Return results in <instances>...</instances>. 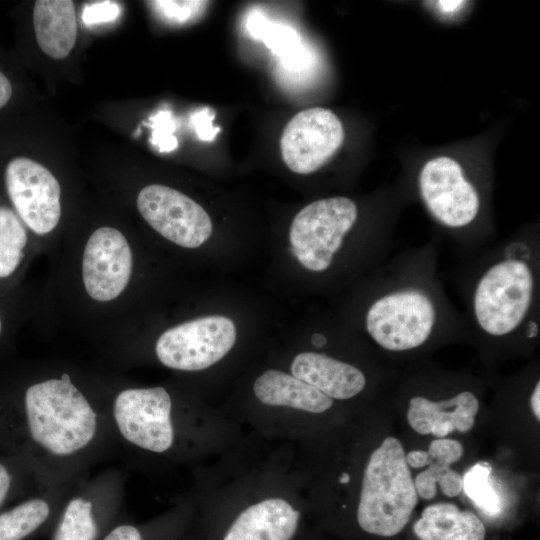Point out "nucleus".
<instances>
[{"mask_svg":"<svg viewBox=\"0 0 540 540\" xmlns=\"http://www.w3.org/2000/svg\"><path fill=\"white\" fill-rule=\"evenodd\" d=\"M148 4L163 20L172 24H185L199 17L206 1H149Z\"/></svg>","mask_w":540,"mask_h":540,"instance_id":"obj_25","label":"nucleus"},{"mask_svg":"<svg viewBox=\"0 0 540 540\" xmlns=\"http://www.w3.org/2000/svg\"><path fill=\"white\" fill-rule=\"evenodd\" d=\"M106 407L116 441L165 455L179 438L176 402L164 386L143 387L105 376Z\"/></svg>","mask_w":540,"mask_h":540,"instance_id":"obj_6","label":"nucleus"},{"mask_svg":"<svg viewBox=\"0 0 540 540\" xmlns=\"http://www.w3.org/2000/svg\"><path fill=\"white\" fill-rule=\"evenodd\" d=\"M153 129L151 142L161 152H169L178 146L177 138L173 132L175 124L169 111H160L151 118Z\"/></svg>","mask_w":540,"mask_h":540,"instance_id":"obj_26","label":"nucleus"},{"mask_svg":"<svg viewBox=\"0 0 540 540\" xmlns=\"http://www.w3.org/2000/svg\"><path fill=\"white\" fill-rule=\"evenodd\" d=\"M38 253L33 236L16 212L0 205V289L18 282Z\"/></svg>","mask_w":540,"mask_h":540,"instance_id":"obj_20","label":"nucleus"},{"mask_svg":"<svg viewBox=\"0 0 540 540\" xmlns=\"http://www.w3.org/2000/svg\"><path fill=\"white\" fill-rule=\"evenodd\" d=\"M237 333L225 316H205L170 326L156 338L154 356L164 367L196 372L220 361L234 346Z\"/></svg>","mask_w":540,"mask_h":540,"instance_id":"obj_11","label":"nucleus"},{"mask_svg":"<svg viewBox=\"0 0 540 540\" xmlns=\"http://www.w3.org/2000/svg\"><path fill=\"white\" fill-rule=\"evenodd\" d=\"M256 398L269 406H283L309 413H323L333 400L292 374L269 369L253 384Z\"/></svg>","mask_w":540,"mask_h":540,"instance_id":"obj_19","label":"nucleus"},{"mask_svg":"<svg viewBox=\"0 0 540 540\" xmlns=\"http://www.w3.org/2000/svg\"><path fill=\"white\" fill-rule=\"evenodd\" d=\"M114 442L104 374L43 365L0 394V448L45 489L82 477Z\"/></svg>","mask_w":540,"mask_h":540,"instance_id":"obj_1","label":"nucleus"},{"mask_svg":"<svg viewBox=\"0 0 540 540\" xmlns=\"http://www.w3.org/2000/svg\"><path fill=\"white\" fill-rule=\"evenodd\" d=\"M359 220L355 201L333 196L306 205L294 217L289 240L299 263L313 273H326L343 254Z\"/></svg>","mask_w":540,"mask_h":540,"instance_id":"obj_10","label":"nucleus"},{"mask_svg":"<svg viewBox=\"0 0 540 540\" xmlns=\"http://www.w3.org/2000/svg\"><path fill=\"white\" fill-rule=\"evenodd\" d=\"M120 14V6L112 1L87 4L83 8L82 20L86 25H94L115 20Z\"/></svg>","mask_w":540,"mask_h":540,"instance_id":"obj_29","label":"nucleus"},{"mask_svg":"<svg viewBox=\"0 0 540 540\" xmlns=\"http://www.w3.org/2000/svg\"><path fill=\"white\" fill-rule=\"evenodd\" d=\"M530 406L534 416L540 420V381H538L532 389L530 395Z\"/></svg>","mask_w":540,"mask_h":540,"instance_id":"obj_34","label":"nucleus"},{"mask_svg":"<svg viewBox=\"0 0 540 540\" xmlns=\"http://www.w3.org/2000/svg\"><path fill=\"white\" fill-rule=\"evenodd\" d=\"M405 459L412 468H422L432 462L428 452L424 450H412L405 455Z\"/></svg>","mask_w":540,"mask_h":540,"instance_id":"obj_32","label":"nucleus"},{"mask_svg":"<svg viewBox=\"0 0 540 540\" xmlns=\"http://www.w3.org/2000/svg\"><path fill=\"white\" fill-rule=\"evenodd\" d=\"M479 407L478 397L469 389L438 401L416 395L409 399L407 421L421 435L444 438L455 430L465 433L472 429Z\"/></svg>","mask_w":540,"mask_h":540,"instance_id":"obj_15","label":"nucleus"},{"mask_svg":"<svg viewBox=\"0 0 540 540\" xmlns=\"http://www.w3.org/2000/svg\"><path fill=\"white\" fill-rule=\"evenodd\" d=\"M442 11L448 13L455 11L463 4V1H439L437 2Z\"/></svg>","mask_w":540,"mask_h":540,"instance_id":"obj_35","label":"nucleus"},{"mask_svg":"<svg viewBox=\"0 0 540 540\" xmlns=\"http://www.w3.org/2000/svg\"><path fill=\"white\" fill-rule=\"evenodd\" d=\"M4 331H5V319L2 312L0 311V338L3 336Z\"/></svg>","mask_w":540,"mask_h":540,"instance_id":"obj_36","label":"nucleus"},{"mask_svg":"<svg viewBox=\"0 0 540 540\" xmlns=\"http://www.w3.org/2000/svg\"><path fill=\"white\" fill-rule=\"evenodd\" d=\"M214 118L215 113L210 108H203L192 115V124L201 140L211 141L219 132L220 129L218 127L212 126V120Z\"/></svg>","mask_w":540,"mask_h":540,"instance_id":"obj_30","label":"nucleus"},{"mask_svg":"<svg viewBox=\"0 0 540 540\" xmlns=\"http://www.w3.org/2000/svg\"><path fill=\"white\" fill-rule=\"evenodd\" d=\"M291 373L332 400L351 399L364 391L368 383L366 374L356 365L313 351L296 355Z\"/></svg>","mask_w":540,"mask_h":540,"instance_id":"obj_17","label":"nucleus"},{"mask_svg":"<svg viewBox=\"0 0 540 540\" xmlns=\"http://www.w3.org/2000/svg\"><path fill=\"white\" fill-rule=\"evenodd\" d=\"M74 482L37 491L1 510L0 540H29L48 536Z\"/></svg>","mask_w":540,"mask_h":540,"instance_id":"obj_16","label":"nucleus"},{"mask_svg":"<svg viewBox=\"0 0 540 540\" xmlns=\"http://www.w3.org/2000/svg\"><path fill=\"white\" fill-rule=\"evenodd\" d=\"M301 515L290 501L267 497L229 516L211 540H295Z\"/></svg>","mask_w":540,"mask_h":540,"instance_id":"obj_14","label":"nucleus"},{"mask_svg":"<svg viewBox=\"0 0 540 540\" xmlns=\"http://www.w3.org/2000/svg\"><path fill=\"white\" fill-rule=\"evenodd\" d=\"M420 199L432 219L463 255L488 246L491 235L481 225L482 197L461 164L451 157L427 161L417 178Z\"/></svg>","mask_w":540,"mask_h":540,"instance_id":"obj_5","label":"nucleus"},{"mask_svg":"<svg viewBox=\"0 0 540 540\" xmlns=\"http://www.w3.org/2000/svg\"><path fill=\"white\" fill-rule=\"evenodd\" d=\"M188 519L180 512L142 524L123 519L100 540H178L188 528Z\"/></svg>","mask_w":540,"mask_h":540,"instance_id":"obj_22","label":"nucleus"},{"mask_svg":"<svg viewBox=\"0 0 540 540\" xmlns=\"http://www.w3.org/2000/svg\"><path fill=\"white\" fill-rule=\"evenodd\" d=\"M178 540H193V539H190L188 537L187 529H186L185 532L182 534V536Z\"/></svg>","mask_w":540,"mask_h":540,"instance_id":"obj_37","label":"nucleus"},{"mask_svg":"<svg viewBox=\"0 0 540 540\" xmlns=\"http://www.w3.org/2000/svg\"><path fill=\"white\" fill-rule=\"evenodd\" d=\"M12 95V86L8 78L0 72V109L4 107Z\"/></svg>","mask_w":540,"mask_h":540,"instance_id":"obj_33","label":"nucleus"},{"mask_svg":"<svg viewBox=\"0 0 540 540\" xmlns=\"http://www.w3.org/2000/svg\"><path fill=\"white\" fill-rule=\"evenodd\" d=\"M413 531L420 540H484L486 535L475 513L446 502L427 506Z\"/></svg>","mask_w":540,"mask_h":540,"instance_id":"obj_21","label":"nucleus"},{"mask_svg":"<svg viewBox=\"0 0 540 540\" xmlns=\"http://www.w3.org/2000/svg\"><path fill=\"white\" fill-rule=\"evenodd\" d=\"M68 237L60 245L46 301L109 351L135 333L142 278L139 246L125 228L110 223Z\"/></svg>","mask_w":540,"mask_h":540,"instance_id":"obj_2","label":"nucleus"},{"mask_svg":"<svg viewBox=\"0 0 540 540\" xmlns=\"http://www.w3.org/2000/svg\"><path fill=\"white\" fill-rule=\"evenodd\" d=\"M405 451L395 437H386L367 461L356 511L366 533L391 537L409 522L418 502Z\"/></svg>","mask_w":540,"mask_h":540,"instance_id":"obj_7","label":"nucleus"},{"mask_svg":"<svg viewBox=\"0 0 540 540\" xmlns=\"http://www.w3.org/2000/svg\"><path fill=\"white\" fill-rule=\"evenodd\" d=\"M5 187L12 209L33 236L39 253L59 249L63 203L57 177L44 165L17 157L5 169Z\"/></svg>","mask_w":540,"mask_h":540,"instance_id":"obj_9","label":"nucleus"},{"mask_svg":"<svg viewBox=\"0 0 540 540\" xmlns=\"http://www.w3.org/2000/svg\"><path fill=\"white\" fill-rule=\"evenodd\" d=\"M468 336L487 343H536L540 336V241L516 233L464 255L453 275Z\"/></svg>","mask_w":540,"mask_h":540,"instance_id":"obj_4","label":"nucleus"},{"mask_svg":"<svg viewBox=\"0 0 540 540\" xmlns=\"http://www.w3.org/2000/svg\"><path fill=\"white\" fill-rule=\"evenodd\" d=\"M142 219L159 236L184 249H196L211 236L212 221L188 195L162 184H150L136 197Z\"/></svg>","mask_w":540,"mask_h":540,"instance_id":"obj_12","label":"nucleus"},{"mask_svg":"<svg viewBox=\"0 0 540 540\" xmlns=\"http://www.w3.org/2000/svg\"><path fill=\"white\" fill-rule=\"evenodd\" d=\"M344 141V128L329 109L313 107L295 114L286 124L280 151L286 166L297 174L320 169Z\"/></svg>","mask_w":540,"mask_h":540,"instance_id":"obj_13","label":"nucleus"},{"mask_svg":"<svg viewBox=\"0 0 540 540\" xmlns=\"http://www.w3.org/2000/svg\"><path fill=\"white\" fill-rule=\"evenodd\" d=\"M492 468L487 462H478L463 478V490L474 504L486 515L496 516L502 510L499 495L490 481Z\"/></svg>","mask_w":540,"mask_h":540,"instance_id":"obj_24","label":"nucleus"},{"mask_svg":"<svg viewBox=\"0 0 540 540\" xmlns=\"http://www.w3.org/2000/svg\"><path fill=\"white\" fill-rule=\"evenodd\" d=\"M438 265L439 244L428 242L390 255L365 277L359 318L380 350L404 354L468 337Z\"/></svg>","mask_w":540,"mask_h":540,"instance_id":"obj_3","label":"nucleus"},{"mask_svg":"<svg viewBox=\"0 0 540 540\" xmlns=\"http://www.w3.org/2000/svg\"><path fill=\"white\" fill-rule=\"evenodd\" d=\"M432 462L443 466L456 463L463 456V446L459 441L447 438L433 440L427 451Z\"/></svg>","mask_w":540,"mask_h":540,"instance_id":"obj_27","label":"nucleus"},{"mask_svg":"<svg viewBox=\"0 0 540 540\" xmlns=\"http://www.w3.org/2000/svg\"><path fill=\"white\" fill-rule=\"evenodd\" d=\"M448 467L431 462L428 468L413 480L417 495L426 500L434 498L437 493L436 484Z\"/></svg>","mask_w":540,"mask_h":540,"instance_id":"obj_28","label":"nucleus"},{"mask_svg":"<svg viewBox=\"0 0 540 540\" xmlns=\"http://www.w3.org/2000/svg\"><path fill=\"white\" fill-rule=\"evenodd\" d=\"M438 484L442 493L447 497H456L463 490L462 475L448 467L440 477Z\"/></svg>","mask_w":540,"mask_h":540,"instance_id":"obj_31","label":"nucleus"},{"mask_svg":"<svg viewBox=\"0 0 540 540\" xmlns=\"http://www.w3.org/2000/svg\"><path fill=\"white\" fill-rule=\"evenodd\" d=\"M126 475L109 468L90 471L71 486L49 540H100L123 520Z\"/></svg>","mask_w":540,"mask_h":540,"instance_id":"obj_8","label":"nucleus"},{"mask_svg":"<svg viewBox=\"0 0 540 540\" xmlns=\"http://www.w3.org/2000/svg\"><path fill=\"white\" fill-rule=\"evenodd\" d=\"M43 489L21 459L7 453L0 455V511L19 495L28 496Z\"/></svg>","mask_w":540,"mask_h":540,"instance_id":"obj_23","label":"nucleus"},{"mask_svg":"<svg viewBox=\"0 0 540 540\" xmlns=\"http://www.w3.org/2000/svg\"><path fill=\"white\" fill-rule=\"evenodd\" d=\"M33 24L42 52L63 59L73 49L77 36L75 6L70 0H38L34 4Z\"/></svg>","mask_w":540,"mask_h":540,"instance_id":"obj_18","label":"nucleus"}]
</instances>
